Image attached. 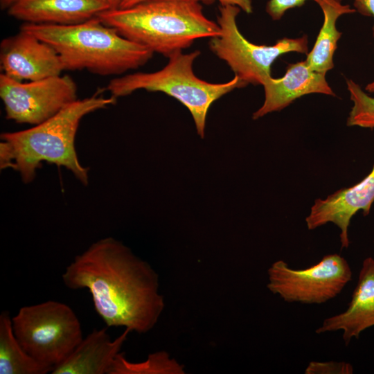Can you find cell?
<instances>
[{
	"instance_id": "obj_1",
	"label": "cell",
	"mask_w": 374,
	"mask_h": 374,
	"mask_svg": "<svg viewBox=\"0 0 374 374\" xmlns=\"http://www.w3.org/2000/svg\"><path fill=\"white\" fill-rule=\"evenodd\" d=\"M62 279L70 290H88L96 312L108 328L147 333L165 307L154 269L111 237L77 255Z\"/></svg>"
},
{
	"instance_id": "obj_2",
	"label": "cell",
	"mask_w": 374,
	"mask_h": 374,
	"mask_svg": "<svg viewBox=\"0 0 374 374\" xmlns=\"http://www.w3.org/2000/svg\"><path fill=\"white\" fill-rule=\"evenodd\" d=\"M98 92L68 105L48 120L34 127L1 134V168L17 171L24 183L31 182L41 163L46 161L70 170L84 185L88 170L80 163L75 146L77 130L82 118L89 113L116 103Z\"/></svg>"
},
{
	"instance_id": "obj_3",
	"label": "cell",
	"mask_w": 374,
	"mask_h": 374,
	"mask_svg": "<svg viewBox=\"0 0 374 374\" xmlns=\"http://www.w3.org/2000/svg\"><path fill=\"white\" fill-rule=\"evenodd\" d=\"M96 17L124 37L167 57L197 39L221 34L217 23L197 0H147L127 8L109 9Z\"/></svg>"
},
{
	"instance_id": "obj_4",
	"label": "cell",
	"mask_w": 374,
	"mask_h": 374,
	"mask_svg": "<svg viewBox=\"0 0 374 374\" xmlns=\"http://www.w3.org/2000/svg\"><path fill=\"white\" fill-rule=\"evenodd\" d=\"M20 28L51 46L60 55L64 70L118 75L144 65L154 54L104 24L96 16L76 24L25 23Z\"/></svg>"
},
{
	"instance_id": "obj_5",
	"label": "cell",
	"mask_w": 374,
	"mask_h": 374,
	"mask_svg": "<svg viewBox=\"0 0 374 374\" xmlns=\"http://www.w3.org/2000/svg\"><path fill=\"white\" fill-rule=\"evenodd\" d=\"M177 52L170 55L168 64L152 73L138 72L112 79L107 84L112 96L117 98L139 89L160 91L173 97L190 112L197 132L204 137L206 116L211 105L222 96L248 84L237 75L223 83H211L199 78L193 63L200 55Z\"/></svg>"
},
{
	"instance_id": "obj_6",
	"label": "cell",
	"mask_w": 374,
	"mask_h": 374,
	"mask_svg": "<svg viewBox=\"0 0 374 374\" xmlns=\"http://www.w3.org/2000/svg\"><path fill=\"white\" fill-rule=\"evenodd\" d=\"M12 325L26 352L53 368L83 339L80 321L73 309L53 300L21 307L12 317Z\"/></svg>"
},
{
	"instance_id": "obj_7",
	"label": "cell",
	"mask_w": 374,
	"mask_h": 374,
	"mask_svg": "<svg viewBox=\"0 0 374 374\" xmlns=\"http://www.w3.org/2000/svg\"><path fill=\"white\" fill-rule=\"evenodd\" d=\"M240 10L231 5L220 7L217 24L221 34L211 38L209 46L247 84L262 85L272 77L271 66L281 55L291 52L308 53L307 35L283 37L271 46L249 42L241 34L236 23Z\"/></svg>"
},
{
	"instance_id": "obj_8",
	"label": "cell",
	"mask_w": 374,
	"mask_h": 374,
	"mask_svg": "<svg viewBox=\"0 0 374 374\" xmlns=\"http://www.w3.org/2000/svg\"><path fill=\"white\" fill-rule=\"evenodd\" d=\"M268 290L286 302L321 304L339 294L351 280L352 271L339 254L324 256L317 263L295 269L282 260L268 271Z\"/></svg>"
},
{
	"instance_id": "obj_9",
	"label": "cell",
	"mask_w": 374,
	"mask_h": 374,
	"mask_svg": "<svg viewBox=\"0 0 374 374\" xmlns=\"http://www.w3.org/2000/svg\"><path fill=\"white\" fill-rule=\"evenodd\" d=\"M0 97L6 118L38 125L77 99V85L69 75L23 82L0 75Z\"/></svg>"
},
{
	"instance_id": "obj_10",
	"label": "cell",
	"mask_w": 374,
	"mask_h": 374,
	"mask_svg": "<svg viewBox=\"0 0 374 374\" xmlns=\"http://www.w3.org/2000/svg\"><path fill=\"white\" fill-rule=\"evenodd\" d=\"M0 64L3 73L19 82L60 75L64 70L51 46L21 28L1 41Z\"/></svg>"
},
{
	"instance_id": "obj_11",
	"label": "cell",
	"mask_w": 374,
	"mask_h": 374,
	"mask_svg": "<svg viewBox=\"0 0 374 374\" xmlns=\"http://www.w3.org/2000/svg\"><path fill=\"white\" fill-rule=\"evenodd\" d=\"M374 202V166L355 185L339 190L325 199H317L305 218L309 230L333 223L340 230L341 248L350 245L348 228L352 217L359 211L366 216Z\"/></svg>"
},
{
	"instance_id": "obj_12",
	"label": "cell",
	"mask_w": 374,
	"mask_h": 374,
	"mask_svg": "<svg viewBox=\"0 0 374 374\" xmlns=\"http://www.w3.org/2000/svg\"><path fill=\"white\" fill-rule=\"evenodd\" d=\"M262 86L265 100L262 106L253 114L254 120L280 111L307 94L336 96L326 80V74L311 70L305 60L289 64L282 78L271 77Z\"/></svg>"
},
{
	"instance_id": "obj_13",
	"label": "cell",
	"mask_w": 374,
	"mask_h": 374,
	"mask_svg": "<svg viewBox=\"0 0 374 374\" xmlns=\"http://www.w3.org/2000/svg\"><path fill=\"white\" fill-rule=\"evenodd\" d=\"M374 327V258L363 260L357 285L346 310L324 319L316 333L342 331L346 345Z\"/></svg>"
},
{
	"instance_id": "obj_14",
	"label": "cell",
	"mask_w": 374,
	"mask_h": 374,
	"mask_svg": "<svg viewBox=\"0 0 374 374\" xmlns=\"http://www.w3.org/2000/svg\"><path fill=\"white\" fill-rule=\"evenodd\" d=\"M107 10L109 6L106 0H17L8 13L25 23L71 25Z\"/></svg>"
},
{
	"instance_id": "obj_15",
	"label": "cell",
	"mask_w": 374,
	"mask_h": 374,
	"mask_svg": "<svg viewBox=\"0 0 374 374\" xmlns=\"http://www.w3.org/2000/svg\"><path fill=\"white\" fill-rule=\"evenodd\" d=\"M131 330L125 331L112 340L107 328L94 329L61 363L52 374H109L116 355Z\"/></svg>"
},
{
	"instance_id": "obj_16",
	"label": "cell",
	"mask_w": 374,
	"mask_h": 374,
	"mask_svg": "<svg viewBox=\"0 0 374 374\" xmlns=\"http://www.w3.org/2000/svg\"><path fill=\"white\" fill-rule=\"evenodd\" d=\"M323 15V23L312 50L305 60L308 67L326 74L334 67L333 57L337 42L342 33L336 27L338 18L356 12L349 5L322 3L319 5Z\"/></svg>"
},
{
	"instance_id": "obj_17",
	"label": "cell",
	"mask_w": 374,
	"mask_h": 374,
	"mask_svg": "<svg viewBox=\"0 0 374 374\" xmlns=\"http://www.w3.org/2000/svg\"><path fill=\"white\" fill-rule=\"evenodd\" d=\"M53 367L34 359L16 338L7 310L0 314V374H46Z\"/></svg>"
},
{
	"instance_id": "obj_18",
	"label": "cell",
	"mask_w": 374,
	"mask_h": 374,
	"mask_svg": "<svg viewBox=\"0 0 374 374\" xmlns=\"http://www.w3.org/2000/svg\"><path fill=\"white\" fill-rule=\"evenodd\" d=\"M184 366L179 364L165 351L150 354L148 359L141 362L127 361L122 353H119L114 362L109 374H182Z\"/></svg>"
},
{
	"instance_id": "obj_19",
	"label": "cell",
	"mask_w": 374,
	"mask_h": 374,
	"mask_svg": "<svg viewBox=\"0 0 374 374\" xmlns=\"http://www.w3.org/2000/svg\"><path fill=\"white\" fill-rule=\"evenodd\" d=\"M353 107L347 118L348 126L374 128V97L369 96L353 80H346Z\"/></svg>"
},
{
	"instance_id": "obj_20",
	"label": "cell",
	"mask_w": 374,
	"mask_h": 374,
	"mask_svg": "<svg viewBox=\"0 0 374 374\" xmlns=\"http://www.w3.org/2000/svg\"><path fill=\"white\" fill-rule=\"evenodd\" d=\"M307 0H269L265 6L267 15L274 21L280 20L285 13L296 7L303 6ZM319 6L322 3L340 4L341 0H312Z\"/></svg>"
},
{
	"instance_id": "obj_21",
	"label": "cell",
	"mask_w": 374,
	"mask_h": 374,
	"mask_svg": "<svg viewBox=\"0 0 374 374\" xmlns=\"http://www.w3.org/2000/svg\"><path fill=\"white\" fill-rule=\"evenodd\" d=\"M353 373L352 365L345 362H310L305 374H351Z\"/></svg>"
},
{
	"instance_id": "obj_22",
	"label": "cell",
	"mask_w": 374,
	"mask_h": 374,
	"mask_svg": "<svg viewBox=\"0 0 374 374\" xmlns=\"http://www.w3.org/2000/svg\"><path fill=\"white\" fill-rule=\"evenodd\" d=\"M353 6L356 12L374 19V0H353ZM372 31L374 36V23Z\"/></svg>"
},
{
	"instance_id": "obj_23",
	"label": "cell",
	"mask_w": 374,
	"mask_h": 374,
	"mask_svg": "<svg viewBox=\"0 0 374 374\" xmlns=\"http://www.w3.org/2000/svg\"><path fill=\"white\" fill-rule=\"evenodd\" d=\"M221 6H235L242 10L247 14L253 12V6L251 0H217Z\"/></svg>"
},
{
	"instance_id": "obj_24",
	"label": "cell",
	"mask_w": 374,
	"mask_h": 374,
	"mask_svg": "<svg viewBox=\"0 0 374 374\" xmlns=\"http://www.w3.org/2000/svg\"><path fill=\"white\" fill-rule=\"evenodd\" d=\"M147 0H123L118 8H127ZM205 4H211L215 0H197Z\"/></svg>"
},
{
	"instance_id": "obj_25",
	"label": "cell",
	"mask_w": 374,
	"mask_h": 374,
	"mask_svg": "<svg viewBox=\"0 0 374 374\" xmlns=\"http://www.w3.org/2000/svg\"><path fill=\"white\" fill-rule=\"evenodd\" d=\"M17 0H0V6L1 9H8Z\"/></svg>"
},
{
	"instance_id": "obj_26",
	"label": "cell",
	"mask_w": 374,
	"mask_h": 374,
	"mask_svg": "<svg viewBox=\"0 0 374 374\" xmlns=\"http://www.w3.org/2000/svg\"><path fill=\"white\" fill-rule=\"evenodd\" d=\"M109 6V9H117L123 0H106Z\"/></svg>"
},
{
	"instance_id": "obj_27",
	"label": "cell",
	"mask_w": 374,
	"mask_h": 374,
	"mask_svg": "<svg viewBox=\"0 0 374 374\" xmlns=\"http://www.w3.org/2000/svg\"><path fill=\"white\" fill-rule=\"evenodd\" d=\"M365 91L368 93H374V80L366 84L365 87Z\"/></svg>"
}]
</instances>
